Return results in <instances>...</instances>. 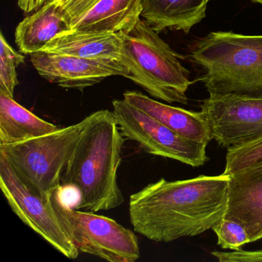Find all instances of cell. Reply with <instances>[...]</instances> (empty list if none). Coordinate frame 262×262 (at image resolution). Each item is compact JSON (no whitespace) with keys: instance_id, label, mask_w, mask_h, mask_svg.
<instances>
[{"instance_id":"30bf717a","label":"cell","mask_w":262,"mask_h":262,"mask_svg":"<svg viewBox=\"0 0 262 262\" xmlns=\"http://www.w3.org/2000/svg\"><path fill=\"white\" fill-rule=\"evenodd\" d=\"M41 77L64 89L82 90L110 76L127 78L126 66L119 61L84 59L69 55L38 52L30 55Z\"/></svg>"},{"instance_id":"d4e9b609","label":"cell","mask_w":262,"mask_h":262,"mask_svg":"<svg viewBox=\"0 0 262 262\" xmlns=\"http://www.w3.org/2000/svg\"><path fill=\"white\" fill-rule=\"evenodd\" d=\"M208 2H209V1H211V0H208Z\"/></svg>"},{"instance_id":"6da1fadb","label":"cell","mask_w":262,"mask_h":262,"mask_svg":"<svg viewBox=\"0 0 262 262\" xmlns=\"http://www.w3.org/2000/svg\"><path fill=\"white\" fill-rule=\"evenodd\" d=\"M228 182L229 176L222 173L149 184L130 197L133 229L164 243L212 230L226 211Z\"/></svg>"},{"instance_id":"277c9868","label":"cell","mask_w":262,"mask_h":262,"mask_svg":"<svg viewBox=\"0 0 262 262\" xmlns=\"http://www.w3.org/2000/svg\"><path fill=\"white\" fill-rule=\"evenodd\" d=\"M122 40V62L128 70L127 79L142 87L154 99L187 105L186 93L193 83L190 73L159 33L145 20L119 33Z\"/></svg>"},{"instance_id":"cb8c5ba5","label":"cell","mask_w":262,"mask_h":262,"mask_svg":"<svg viewBox=\"0 0 262 262\" xmlns=\"http://www.w3.org/2000/svg\"><path fill=\"white\" fill-rule=\"evenodd\" d=\"M253 3H254V4H260V5H262V0H251Z\"/></svg>"},{"instance_id":"9a60e30c","label":"cell","mask_w":262,"mask_h":262,"mask_svg":"<svg viewBox=\"0 0 262 262\" xmlns=\"http://www.w3.org/2000/svg\"><path fill=\"white\" fill-rule=\"evenodd\" d=\"M143 0H100L71 30L93 33H119L135 27L141 19Z\"/></svg>"},{"instance_id":"5b68a950","label":"cell","mask_w":262,"mask_h":262,"mask_svg":"<svg viewBox=\"0 0 262 262\" xmlns=\"http://www.w3.org/2000/svg\"><path fill=\"white\" fill-rule=\"evenodd\" d=\"M90 116L57 131L16 143L0 145L23 183L42 199H50L60 189L62 174L73 156Z\"/></svg>"},{"instance_id":"5bb4252c","label":"cell","mask_w":262,"mask_h":262,"mask_svg":"<svg viewBox=\"0 0 262 262\" xmlns=\"http://www.w3.org/2000/svg\"><path fill=\"white\" fill-rule=\"evenodd\" d=\"M208 0H143L142 16L157 33L190 30L206 17Z\"/></svg>"},{"instance_id":"3957f363","label":"cell","mask_w":262,"mask_h":262,"mask_svg":"<svg viewBox=\"0 0 262 262\" xmlns=\"http://www.w3.org/2000/svg\"><path fill=\"white\" fill-rule=\"evenodd\" d=\"M188 57L209 96L262 97V35L211 32L194 41Z\"/></svg>"},{"instance_id":"52a82bcc","label":"cell","mask_w":262,"mask_h":262,"mask_svg":"<svg viewBox=\"0 0 262 262\" xmlns=\"http://www.w3.org/2000/svg\"><path fill=\"white\" fill-rule=\"evenodd\" d=\"M113 113L122 136L137 142L145 152L192 167L208 162V145L177 134L124 99L113 101Z\"/></svg>"},{"instance_id":"2e32d148","label":"cell","mask_w":262,"mask_h":262,"mask_svg":"<svg viewBox=\"0 0 262 262\" xmlns=\"http://www.w3.org/2000/svg\"><path fill=\"white\" fill-rule=\"evenodd\" d=\"M70 29L60 9L51 1L18 24L15 41L21 53L31 55L42 51L56 35Z\"/></svg>"},{"instance_id":"603a6c76","label":"cell","mask_w":262,"mask_h":262,"mask_svg":"<svg viewBox=\"0 0 262 262\" xmlns=\"http://www.w3.org/2000/svg\"><path fill=\"white\" fill-rule=\"evenodd\" d=\"M18 7L26 14H30L53 0H17Z\"/></svg>"},{"instance_id":"d6986e66","label":"cell","mask_w":262,"mask_h":262,"mask_svg":"<svg viewBox=\"0 0 262 262\" xmlns=\"http://www.w3.org/2000/svg\"><path fill=\"white\" fill-rule=\"evenodd\" d=\"M259 163H262V136L251 142L227 148L223 174L228 176Z\"/></svg>"},{"instance_id":"7c38bea8","label":"cell","mask_w":262,"mask_h":262,"mask_svg":"<svg viewBox=\"0 0 262 262\" xmlns=\"http://www.w3.org/2000/svg\"><path fill=\"white\" fill-rule=\"evenodd\" d=\"M123 99L183 137L206 145L212 140L209 125L201 112L171 106L139 91H125Z\"/></svg>"},{"instance_id":"4fadbf2b","label":"cell","mask_w":262,"mask_h":262,"mask_svg":"<svg viewBox=\"0 0 262 262\" xmlns=\"http://www.w3.org/2000/svg\"><path fill=\"white\" fill-rule=\"evenodd\" d=\"M41 52L122 62V40L119 33L81 32L70 29L56 35Z\"/></svg>"},{"instance_id":"44dd1931","label":"cell","mask_w":262,"mask_h":262,"mask_svg":"<svg viewBox=\"0 0 262 262\" xmlns=\"http://www.w3.org/2000/svg\"><path fill=\"white\" fill-rule=\"evenodd\" d=\"M59 7L67 24L72 26L100 0H53Z\"/></svg>"},{"instance_id":"7402d4cb","label":"cell","mask_w":262,"mask_h":262,"mask_svg":"<svg viewBox=\"0 0 262 262\" xmlns=\"http://www.w3.org/2000/svg\"><path fill=\"white\" fill-rule=\"evenodd\" d=\"M211 254L220 262H262V250L238 249L229 252L214 251Z\"/></svg>"},{"instance_id":"ba28073f","label":"cell","mask_w":262,"mask_h":262,"mask_svg":"<svg viewBox=\"0 0 262 262\" xmlns=\"http://www.w3.org/2000/svg\"><path fill=\"white\" fill-rule=\"evenodd\" d=\"M0 188L12 211L24 224L70 259L77 258L79 250L58 214L53 199H45L29 189L5 157L0 155Z\"/></svg>"},{"instance_id":"7a4b0ae2","label":"cell","mask_w":262,"mask_h":262,"mask_svg":"<svg viewBox=\"0 0 262 262\" xmlns=\"http://www.w3.org/2000/svg\"><path fill=\"white\" fill-rule=\"evenodd\" d=\"M90 120L64 170L62 186L79 194L75 209L98 212L118 208L125 202L118 184L125 138L113 111L99 110Z\"/></svg>"},{"instance_id":"ac0fdd59","label":"cell","mask_w":262,"mask_h":262,"mask_svg":"<svg viewBox=\"0 0 262 262\" xmlns=\"http://www.w3.org/2000/svg\"><path fill=\"white\" fill-rule=\"evenodd\" d=\"M0 50V94L14 99L15 88L19 85L16 68L24 63L25 56L10 47L3 33Z\"/></svg>"},{"instance_id":"e0dca14e","label":"cell","mask_w":262,"mask_h":262,"mask_svg":"<svg viewBox=\"0 0 262 262\" xmlns=\"http://www.w3.org/2000/svg\"><path fill=\"white\" fill-rule=\"evenodd\" d=\"M59 129L40 119L13 98L0 94V145L16 143Z\"/></svg>"},{"instance_id":"8fae6325","label":"cell","mask_w":262,"mask_h":262,"mask_svg":"<svg viewBox=\"0 0 262 262\" xmlns=\"http://www.w3.org/2000/svg\"><path fill=\"white\" fill-rule=\"evenodd\" d=\"M229 176L228 204L224 219L244 227L250 242L262 238V163Z\"/></svg>"},{"instance_id":"8992f818","label":"cell","mask_w":262,"mask_h":262,"mask_svg":"<svg viewBox=\"0 0 262 262\" xmlns=\"http://www.w3.org/2000/svg\"><path fill=\"white\" fill-rule=\"evenodd\" d=\"M61 188L52 199L79 252L110 262H135L140 257L139 240L133 231L105 216L72 208L62 201Z\"/></svg>"},{"instance_id":"ffe728a7","label":"cell","mask_w":262,"mask_h":262,"mask_svg":"<svg viewBox=\"0 0 262 262\" xmlns=\"http://www.w3.org/2000/svg\"><path fill=\"white\" fill-rule=\"evenodd\" d=\"M212 231L217 236V245L224 249L237 251L243 245L251 243L245 228L234 221L223 217Z\"/></svg>"},{"instance_id":"9c48e42d","label":"cell","mask_w":262,"mask_h":262,"mask_svg":"<svg viewBox=\"0 0 262 262\" xmlns=\"http://www.w3.org/2000/svg\"><path fill=\"white\" fill-rule=\"evenodd\" d=\"M201 108L219 146L228 148L262 136V97L214 95Z\"/></svg>"}]
</instances>
